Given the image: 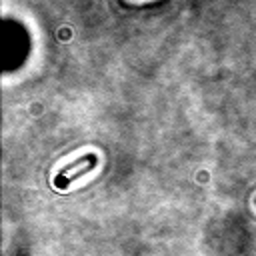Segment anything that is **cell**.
Here are the masks:
<instances>
[{
	"instance_id": "obj_1",
	"label": "cell",
	"mask_w": 256,
	"mask_h": 256,
	"mask_svg": "<svg viewBox=\"0 0 256 256\" xmlns=\"http://www.w3.org/2000/svg\"><path fill=\"white\" fill-rule=\"evenodd\" d=\"M96 164H98V156L96 154H86V156H82V158L66 164L62 170H58V174L54 178V186L58 190H66L76 178H80L86 172H90L92 168H96Z\"/></svg>"
}]
</instances>
